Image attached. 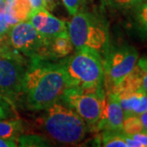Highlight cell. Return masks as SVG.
<instances>
[{
    "label": "cell",
    "instance_id": "obj_1",
    "mask_svg": "<svg viewBox=\"0 0 147 147\" xmlns=\"http://www.w3.org/2000/svg\"><path fill=\"white\" fill-rule=\"evenodd\" d=\"M30 59L23 79L21 95L27 109L43 110L61 99L65 91L72 87L60 60Z\"/></svg>",
    "mask_w": 147,
    "mask_h": 147
},
{
    "label": "cell",
    "instance_id": "obj_2",
    "mask_svg": "<svg viewBox=\"0 0 147 147\" xmlns=\"http://www.w3.org/2000/svg\"><path fill=\"white\" fill-rule=\"evenodd\" d=\"M43 110L42 127L50 140L67 146L76 145L84 140L88 130L86 123L62 100Z\"/></svg>",
    "mask_w": 147,
    "mask_h": 147
},
{
    "label": "cell",
    "instance_id": "obj_3",
    "mask_svg": "<svg viewBox=\"0 0 147 147\" xmlns=\"http://www.w3.org/2000/svg\"><path fill=\"white\" fill-rule=\"evenodd\" d=\"M67 72L72 87L86 90L103 88L104 60L97 51L79 47L71 56L60 59Z\"/></svg>",
    "mask_w": 147,
    "mask_h": 147
},
{
    "label": "cell",
    "instance_id": "obj_4",
    "mask_svg": "<svg viewBox=\"0 0 147 147\" xmlns=\"http://www.w3.org/2000/svg\"><path fill=\"white\" fill-rule=\"evenodd\" d=\"M67 23V30L75 49L87 47L97 51L104 59L110 47L107 23L96 13L80 10Z\"/></svg>",
    "mask_w": 147,
    "mask_h": 147
},
{
    "label": "cell",
    "instance_id": "obj_5",
    "mask_svg": "<svg viewBox=\"0 0 147 147\" xmlns=\"http://www.w3.org/2000/svg\"><path fill=\"white\" fill-rule=\"evenodd\" d=\"M61 100L84 119L88 130L96 129L105 108L106 93L103 88L86 90L70 87L65 91Z\"/></svg>",
    "mask_w": 147,
    "mask_h": 147
},
{
    "label": "cell",
    "instance_id": "obj_6",
    "mask_svg": "<svg viewBox=\"0 0 147 147\" xmlns=\"http://www.w3.org/2000/svg\"><path fill=\"white\" fill-rule=\"evenodd\" d=\"M139 54L137 50L130 45H121L110 47L104 57V84L107 92H111L134 69Z\"/></svg>",
    "mask_w": 147,
    "mask_h": 147
},
{
    "label": "cell",
    "instance_id": "obj_7",
    "mask_svg": "<svg viewBox=\"0 0 147 147\" xmlns=\"http://www.w3.org/2000/svg\"><path fill=\"white\" fill-rule=\"evenodd\" d=\"M7 39L16 52L26 57L49 59L47 38L42 36L29 21H21L11 27Z\"/></svg>",
    "mask_w": 147,
    "mask_h": 147
},
{
    "label": "cell",
    "instance_id": "obj_8",
    "mask_svg": "<svg viewBox=\"0 0 147 147\" xmlns=\"http://www.w3.org/2000/svg\"><path fill=\"white\" fill-rule=\"evenodd\" d=\"M26 67L25 60L0 57V95L14 104L21 96Z\"/></svg>",
    "mask_w": 147,
    "mask_h": 147
},
{
    "label": "cell",
    "instance_id": "obj_9",
    "mask_svg": "<svg viewBox=\"0 0 147 147\" xmlns=\"http://www.w3.org/2000/svg\"><path fill=\"white\" fill-rule=\"evenodd\" d=\"M28 21L45 38H53L67 32L65 21L53 16L46 8L34 9Z\"/></svg>",
    "mask_w": 147,
    "mask_h": 147
},
{
    "label": "cell",
    "instance_id": "obj_10",
    "mask_svg": "<svg viewBox=\"0 0 147 147\" xmlns=\"http://www.w3.org/2000/svg\"><path fill=\"white\" fill-rule=\"evenodd\" d=\"M106 94L105 111L96 130L123 131L124 115L121 107L119 96L115 92H106Z\"/></svg>",
    "mask_w": 147,
    "mask_h": 147
},
{
    "label": "cell",
    "instance_id": "obj_11",
    "mask_svg": "<svg viewBox=\"0 0 147 147\" xmlns=\"http://www.w3.org/2000/svg\"><path fill=\"white\" fill-rule=\"evenodd\" d=\"M124 117L139 115L147 109V93L145 91L120 92L117 93Z\"/></svg>",
    "mask_w": 147,
    "mask_h": 147
},
{
    "label": "cell",
    "instance_id": "obj_12",
    "mask_svg": "<svg viewBox=\"0 0 147 147\" xmlns=\"http://www.w3.org/2000/svg\"><path fill=\"white\" fill-rule=\"evenodd\" d=\"M74 45L68 31L47 38V56L52 60H60L73 52Z\"/></svg>",
    "mask_w": 147,
    "mask_h": 147
},
{
    "label": "cell",
    "instance_id": "obj_13",
    "mask_svg": "<svg viewBox=\"0 0 147 147\" xmlns=\"http://www.w3.org/2000/svg\"><path fill=\"white\" fill-rule=\"evenodd\" d=\"M6 6L5 19L11 26L21 21H28L33 11L30 0H15Z\"/></svg>",
    "mask_w": 147,
    "mask_h": 147
},
{
    "label": "cell",
    "instance_id": "obj_14",
    "mask_svg": "<svg viewBox=\"0 0 147 147\" xmlns=\"http://www.w3.org/2000/svg\"><path fill=\"white\" fill-rule=\"evenodd\" d=\"M25 131L22 121L17 119L0 120V138L17 140Z\"/></svg>",
    "mask_w": 147,
    "mask_h": 147
},
{
    "label": "cell",
    "instance_id": "obj_15",
    "mask_svg": "<svg viewBox=\"0 0 147 147\" xmlns=\"http://www.w3.org/2000/svg\"><path fill=\"white\" fill-rule=\"evenodd\" d=\"M101 144L105 147H127L125 132L123 131L102 130Z\"/></svg>",
    "mask_w": 147,
    "mask_h": 147
},
{
    "label": "cell",
    "instance_id": "obj_16",
    "mask_svg": "<svg viewBox=\"0 0 147 147\" xmlns=\"http://www.w3.org/2000/svg\"><path fill=\"white\" fill-rule=\"evenodd\" d=\"M17 146L22 147H44L51 146L53 142L49 138L40 135H24L17 138Z\"/></svg>",
    "mask_w": 147,
    "mask_h": 147
},
{
    "label": "cell",
    "instance_id": "obj_17",
    "mask_svg": "<svg viewBox=\"0 0 147 147\" xmlns=\"http://www.w3.org/2000/svg\"><path fill=\"white\" fill-rule=\"evenodd\" d=\"M134 15V21L137 31L147 39V1L131 11Z\"/></svg>",
    "mask_w": 147,
    "mask_h": 147
},
{
    "label": "cell",
    "instance_id": "obj_18",
    "mask_svg": "<svg viewBox=\"0 0 147 147\" xmlns=\"http://www.w3.org/2000/svg\"><path fill=\"white\" fill-rule=\"evenodd\" d=\"M147 0H105L107 5L119 11H132Z\"/></svg>",
    "mask_w": 147,
    "mask_h": 147
},
{
    "label": "cell",
    "instance_id": "obj_19",
    "mask_svg": "<svg viewBox=\"0 0 147 147\" xmlns=\"http://www.w3.org/2000/svg\"><path fill=\"white\" fill-rule=\"evenodd\" d=\"M123 131L128 135L144 131L138 115L125 116L123 123Z\"/></svg>",
    "mask_w": 147,
    "mask_h": 147
},
{
    "label": "cell",
    "instance_id": "obj_20",
    "mask_svg": "<svg viewBox=\"0 0 147 147\" xmlns=\"http://www.w3.org/2000/svg\"><path fill=\"white\" fill-rule=\"evenodd\" d=\"M16 117L14 103L8 98L0 95V120L15 119Z\"/></svg>",
    "mask_w": 147,
    "mask_h": 147
},
{
    "label": "cell",
    "instance_id": "obj_21",
    "mask_svg": "<svg viewBox=\"0 0 147 147\" xmlns=\"http://www.w3.org/2000/svg\"><path fill=\"white\" fill-rule=\"evenodd\" d=\"M0 57L25 60L21 54L16 52V50L11 46L7 38L4 39H0Z\"/></svg>",
    "mask_w": 147,
    "mask_h": 147
},
{
    "label": "cell",
    "instance_id": "obj_22",
    "mask_svg": "<svg viewBox=\"0 0 147 147\" xmlns=\"http://www.w3.org/2000/svg\"><path fill=\"white\" fill-rule=\"evenodd\" d=\"M135 68L141 79L142 89L147 93V57H142L138 59Z\"/></svg>",
    "mask_w": 147,
    "mask_h": 147
},
{
    "label": "cell",
    "instance_id": "obj_23",
    "mask_svg": "<svg viewBox=\"0 0 147 147\" xmlns=\"http://www.w3.org/2000/svg\"><path fill=\"white\" fill-rule=\"evenodd\" d=\"M65 8L70 16H74L79 11L81 5L84 3L83 0H61Z\"/></svg>",
    "mask_w": 147,
    "mask_h": 147
},
{
    "label": "cell",
    "instance_id": "obj_24",
    "mask_svg": "<svg viewBox=\"0 0 147 147\" xmlns=\"http://www.w3.org/2000/svg\"><path fill=\"white\" fill-rule=\"evenodd\" d=\"M129 136L138 142L140 147H147V131H142Z\"/></svg>",
    "mask_w": 147,
    "mask_h": 147
},
{
    "label": "cell",
    "instance_id": "obj_25",
    "mask_svg": "<svg viewBox=\"0 0 147 147\" xmlns=\"http://www.w3.org/2000/svg\"><path fill=\"white\" fill-rule=\"evenodd\" d=\"M6 7L7 6L5 0H0V25L7 23L5 19Z\"/></svg>",
    "mask_w": 147,
    "mask_h": 147
},
{
    "label": "cell",
    "instance_id": "obj_26",
    "mask_svg": "<svg viewBox=\"0 0 147 147\" xmlns=\"http://www.w3.org/2000/svg\"><path fill=\"white\" fill-rule=\"evenodd\" d=\"M17 146L16 140L0 138V147H15Z\"/></svg>",
    "mask_w": 147,
    "mask_h": 147
},
{
    "label": "cell",
    "instance_id": "obj_27",
    "mask_svg": "<svg viewBox=\"0 0 147 147\" xmlns=\"http://www.w3.org/2000/svg\"><path fill=\"white\" fill-rule=\"evenodd\" d=\"M30 1L32 7H33V10L34 9H41V8L47 9L44 0H30Z\"/></svg>",
    "mask_w": 147,
    "mask_h": 147
},
{
    "label": "cell",
    "instance_id": "obj_28",
    "mask_svg": "<svg viewBox=\"0 0 147 147\" xmlns=\"http://www.w3.org/2000/svg\"><path fill=\"white\" fill-rule=\"evenodd\" d=\"M138 117L141 120L144 131H147V110L142 112V114H140L138 115Z\"/></svg>",
    "mask_w": 147,
    "mask_h": 147
},
{
    "label": "cell",
    "instance_id": "obj_29",
    "mask_svg": "<svg viewBox=\"0 0 147 147\" xmlns=\"http://www.w3.org/2000/svg\"><path fill=\"white\" fill-rule=\"evenodd\" d=\"M47 10L53 11L59 3V0H44Z\"/></svg>",
    "mask_w": 147,
    "mask_h": 147
},
{
    "label": "cell",
    "instance_id": "obj_30",
    "mask_svg": "<svg viewBox=\"0 0 147 147\" xmlns=\"http://www.w3.org/2000/svg\"><path fill=\"white\" fill-rule=\"evenodd\" d=\"M83 1H84V3H85V2H86L87 0H83Z\"/></svg>",
    "mask_w": 147,
    "mask_h": 147
},
{
    "label": "cell",
    "instance_id": "obj_31",
    "mask_svg": "<svg viewBox=\"0 0 147 147\" xmlns=\"http://www.w3.org/2000/svg\"><path fill=\"white\" fill-rule=\"evenodd\" d=\"M146 110H147V109H146Z\"/></svg>",
    "mask_w": 147,
    "mask_h": 147
}]
</instances>
